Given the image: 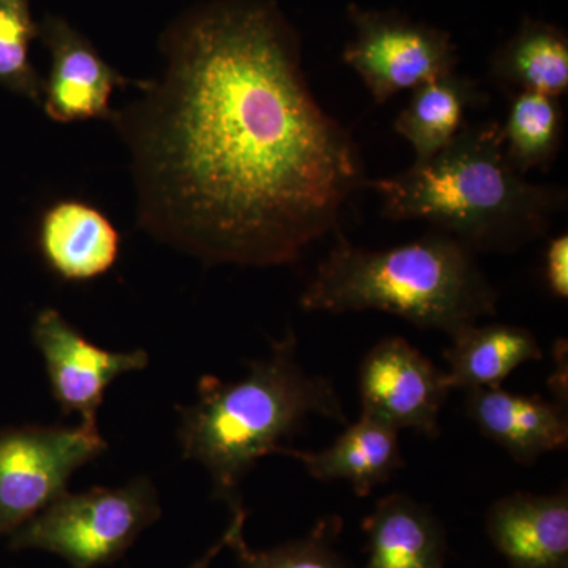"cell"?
Masks as SVG:
<instances>
[{"label":"cell","instance_id":"obj_1","mask_svg":"<svg viewBox=\"0 0 568 568\" xmlns=\"http://www.w3.org/2000/svg\"><path fill=\"white\" fill-rule=\"evenodd\" d=\"M163 77L114 111L141 227L204 261L276 267L339 230L366 186L353 134L317 103L272 0H212L164 33Z\"/></svg>","mask_w":568,"mask_h":568},{"label":"cell","instance_id":"obj_2","mask_svg":"<svg viewBox=\"0 0 568 568\" xmlns=\"http://www.w3.org/2000/svg\"><path fill=\"white\" fill-rule=\"evenodd\" d=\"M395 222L422 220L474 253H514L545 237L567 190L537 185L508 160L500 123H469L425 164L366 181Z\"/></svg>","mask_w":568,"mask_h":568},{"label":"cell","instance_id":"obj_3","mask_svg":"<svg viewBox=\"0 0 568 568\" xmlns=\"http://www.w3.org/2000/svg\"><path fill=\"white\" fill-rule=\"evenodd\" d=\"M179 416L183 458L207 470L213 497L231 511L244 508L239 488L246 474L301 433L306 418L349 424L334 383L298 361L293 331L272 342L267 357L252 362L241 379L201 377L196 403L179 407Z\"/></svg>","mask_w":568,"mask_h":568},{"label":"cell","instance_id":"obj_4","mask_svg":"<svg viewBox=\"0 0 568 568\" xmlns=\"http://www.w3.org/2000/svg\"><path fill=\"white\" fill-rule=\"evenodd\" d=\"M298 302L305 312L332 315L384 312L450 336L496 316L499 294L476 253L452 235L433 231L407 244L369 250L351 244L338 230Z\"/></svg>","mask_w":568,"mask_h":568},{"label":"cell","instance_id":"obj_5","mask_svg":"<svg viewBox=\"0 0 568 568\" xmlns=\"http://www.w3.org/2000/svg\"><path fill=\"white\" fill-rule=\"evenodd\" d=\"M160 517L159 493L140 477L119 488L63 493L14 530L9 545L14 551L51 552L71 568H99L121 559Z\"/></svg>","mask_w":568,"mask_h":568},{"label":"cell","instance_id":"obj_6","mask_svg":"<svg viewBox=\"0 0 568 568\" xmlns=\"http://www.w3.org/2000/svg\"><path fill=\"white\" fill-rule=\"evenodd\" d=\"M99 426L28 425L0 432V538L51 506L80 467L106 450Z\"/></svg>","mask_w":568,"mask_h":568},{"label":"cell","instance_id":"obj_7","mask_svg":"<svg viewBox=\"0 0 568 568\" xmlns=\"http://www.w3.org/2000/svg\"><path fill=\"white\" fill-rule=\"evenodd\" d=\"M347 17L355 37L342 59L358 74L376 103L458 69L450 33L398 11L366 10L351 3Z\"/></svg>","mask_w":568,"mask_h":568},{"label":"cell","instance_id":"obj_8","mask_svg":"<svg viewBox=\"0 0 568 568\" xmlns=\"http://www.w3.org/2000/svg\"><path fill=\"white\" fill-rule=\"evenodd\" d=\"M450 392L447 373L403 336L381 339L358 366L361 414L396 432L410 429L437 439L440 410Z\"/></svg>","mask_w":568,"mask_h":568},{"label":"cell","instance_id":"obj_9","mask_svg":"<svg viewBox=\"0 0 568 568\" xmlns=\"http://www.w3.org/2000/svg\"><path fill=\"white\" fill-rule=\"evenodd\" d=\"M32 339L47 366L52 398L63 416L78 414L82 425L97 426L104 395L118 377L149 365L148 351H108L93 345L55 308H43L37 315Z\"/></svg>","mask_w":568,"mask_h":568},{"label":"cell","instance_id":"obj_10","mask_svg":"<svg viewBox=\"0 0 568 568\" xmlns=\"http://www.w3.org/2000/svg\"><path fill=\"white\" fill-rule=\"evenodd\" d=\"M39 39L51 55L50 74L41 95L48 118L58 123L111 121L112 92L138 82L126 80L104 61L91 41L63 18H44Z\"/></svg>","mask_w":568,"mask_h":568},{"label":"cell","instance_id":"obj_11","mask_svg":"<svg viewBox=\"0 0 568 568\" xmlns=\"http://www.w3.org/2000/svg\"><path fill=\"white\" fill-rule=\"evenodd\" d=\"M467 417L478 432L523 466L568 446L567 406L541 395H519L503 387L466 392Z\"/></svg>","mask_w":568,"mask_h":568},{"label":"cell","instance_id":"obj_12","mask_svg":"<svg viewBox=\"0 0 568 568\" xmlns=\"http://www.w3.org/2000/svg\"><path fill=\"white\" fill-rule=\"evenodd\" d=\"M487 534L510 568H568V491L511 493L487 514Z\"/></svg>","mask_w":568,"mask_h":568},{"label":"cell","instance_id":"obj_13","mask_svg":"<svg viewBox=\"0 0 568 568\" xmlns=\"http://www.w3.org/2000/svg\"><path fill=\"white\" fill-rule=\"evenodd\" d=\"M41 260L63 282L84 283L111 271L121 254V234L95 205L81 200L52 203L41 215Z\"/></svg>","mask_w":568,"mask_h":568},{"label":"cell","instance_id":"obj_14","mask_svg":"<svg viewBox=\"0 0 568 568\" xmlns=\"http://www.w3.org/2000/svg\"><path fill=\"white\" fill-rule=\"evenodd\" d=\"M276 455L297 459L315 480L346 481L358 497L372 495L373 489L387 484L405 466L399 432L365 414L347 424L345 432L323 450L284 446Z\"/></svg>","mask_w":568,"mask_h":568},{"label":"cell","instance_id":"obj_15","mask_svg":"<svg viewBox=\"0 0 568 568\" xmlns=\"http://www.w3.org/2000/svg\"><path fill=\"white\" fill-rule=\"evenodd\" d=\"M365 568H444L447 537L432 508L405 493L377 500L364 521Z\"/></svg>","mask_w":568,"mask_h":568},{"label":"cell","instance_id":"obj_16","mask_svg":"<svg viewBox=\"0 0 568 568\" xmlns=\"http://www.w3.org/2000/svg\"><path fill=\"white\" fill-rule=\"evenodd\" d=\"M450 339L443 357L452 390L503 387L519 366L544 358L536 335L521 325H467Z\"/></svg>","mask_w":568,"mask_h":568},{"label":"cell","instance_id":"obj_17","mask_svg":"<svg viewBox=\"0 0 568 568\" xmlns=\"http://www.w3.org/2000/svg\"><path fill=\"white\" fill-rule=\"evenodd\" d=\"M484 102L477 82L458 70L413 89L394 122L395 132L413 148V164L428 163L443 152L466 125V112Z\"/></svg>","mask_w":568,"mask_h":568},{"label":"cell","instance_id":"obj_18","mask_svg":"<svg viewBox=\"0 0 568 568\" xmlns=\"http://www.w3.org/2000/svg\"><path fill=\"white\" fill-rule=\"evenodd\" d=\"M489 77L515 92L560 97L568 91V37L564 29L526 17L489 61Z\"/></svg>","mask_w":568,"mask_h":568},{"label":"cell","instance_id":"obj_19","mask_svg":"<svg viewBox=\"0 0 568 568\" xmlns=\"http://www.w3.org/2000/svg\"><path fill=\"white\" fill-rule=\"evenodd\" d=\"M500 134L508 160L519 173L547 171L562 148L560 99L538 92L511 93Z\"/></svg>","mask_w":568,"mask_h":568},{"label":"cell","instance_id":"obj_20","mask_svg":"<svg viewBox=\"0 0 568 568\" xmlns=\"http://www.w3.org/2000/svg\"><path fill=\"white\" fill-rule=\"evenodd\" d=\"M231 515L227 548L233 549L241 568H357L339 551L343 519L338 515L321 518L306 536L268 549H253L246 544L245 508Z\"/></svg>","mask_w":568,"mask_h":568},{"label":"cell","instance_id":"obj_21","mask_svg":"<svg viewBox=\"0 0 568 568\" xmlns=\"http://www.w3.org/2000/svg\"><path fill=\"white\" fill-rule=\"evenodd\" d=\"M39 33L31 0H0V85L33 103H41L44 85L31 61Z\"/></svg>","mask_w":568,"mask_h":568},{"label":"cell","instance_id":"obj_22","mask_svg":"<svg viewBox=\"0 0 568 568\" xmlns=\"http://www.w3.org/2000/svg\"><path fill=\"white\" fill-rule=\"evenodd\" d=\"M544 280L549 293L559 301L568 297V235L559 234L548 242L544 254Z\"/></svg>","mask_w":568,"mask_h":568},{"label":"cell","instance_id":"obj_23","mask_svg":"<svg viewBox=\"0 0 568 568\" xmlns=\"http://www.w3.org/2000/svg\"><path fill=\"white\" fill-rule=\"evenodd\" d=\"M556 369L551 376H549V387H551L552 394L556 396V402L562 403L567 406L568 394H567V342L566 339H558L556 343Z\"/></svg>","mask_w":568,"mask_h":568},{"label":"cell","instance_id":"obj_24","mask_svg":"<svg viewBox=\"0 0 568 568\" xmlns=\"http://www.w3.org/2000/svg\"><path fill=\"white\" fill-rule=\"evenodd\" d=\"M227 548V534L224 530L223 537L216 541L213 547L209 548L203 556H200L194 562L190 564L186 568H211L213 560L219 558L220 552Z\"/></svg>","mask_w":568,"mask_h":568}]
</instances>
